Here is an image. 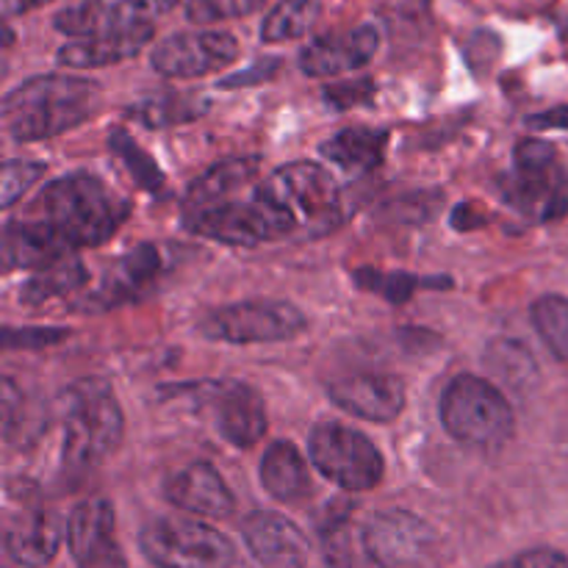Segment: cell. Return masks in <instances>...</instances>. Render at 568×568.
I'll list each match as a JSON object with an SVG mask.
<instances>
[{
  "label": "cell",
  "instance_id": "38",
  "mask_svg": "<svg viewBox=\"0 0 568 568\" xmlns=\"http://www.w3.org/2000/svg\"><path fill=\"white\" fill-rule=\"evenodd\" d=\"M372 81H349V83H338V87H331L325 92V98L331 100L333 105H336L338 111L349 109V105L361 103V100H366L372 94Z\"/></svg>",
  "mask_w": 568,
  "mask_h": 568
},
{
  "label": "cell",
  "instance_id": "5",
  "mask_svg": "<svg viewBox=\"0 0 568 568\" xmlns=\"http://www.w3.org/2000/svg\"><path fill=\"white\" fill-rule=\"evenodd\" d=\"M139 549L155 568H244L231 538L183 516L148 521L139 532Z\"/></svg>",
  "mask_w": 568,
  "mask_h": 568
},
{
  "label": "cell",
  "instance_id": "28",
  "mask_svg": "<svg viewBox=\"0 0 568 568\" xmlns=\"http://www.w3.org/2000/svg\"><path fill=\"white\" fill-rule=\"evenodd\" d=\"M486 366L510 388H527L536 383L538 366L530 349L521 347L519 342L497 338L486 353Z\"/></svg>",
  "mask_w": 568,
  "mask_h": 568
},
{
  "label": "cell",
  "instance_id": "32",
  "mask_svg": "<svg viewBox=\"0 0 568 568\" xmlns=\"http://www.w3.org/2000/svg\"><path fill=\"white\" fill-rule=\"evenodd\" d=\"M109 20V6L103 0H83V3L64 9L61 14H55L53 26L55 31L67 33V37H98L105 28Z\"/></svg>",
  "mask_w": 568,
  "mask_h": 568
},
{
  "label": "cell",
  "instance_id": "19",
  "mask_svg": "<svg viewBox=\"0 0 568 568\" xmlns=\"http://www.w3.org/2000/svg\"><path fill=\"white\" fill-rule=\"evenodd\" d=\"M161 266H164L161 250L155 244H139V247H133L131 253L116 261L114 270L105 272L98 292L87 297V305H92V308H114V305L139 300L155 286Z\"/></svg>",
  "mask_w": 568,
  "mask_h": 568
},
{
  "label": "cell",
  "instance_id": "15",
  "mask_svg": "<svg viewBox=\"0 0 568 568\" xmlns=\"http://www.w3.org/2000/svg\"><path fill=\"white\" fill-rule=\"evenodd\" d=\"M242 538L261 568H305L308 538L275 510H255L244 519Z\"/></svg>",
  "mask_w": 568,
  "mask_h": 568
},
{
  "label": "cell",
  "instance_id": "8",
  "mask_svg": "<svg viewBox=\"0 0 568 568\" xmlns=\"http://www.w3.org/2000/svg\"><path fill=\"white\" fill-rule=\"evenodd\" d=\"M308 327L303 311L281 300H244L225 305L197 325L200 336L222 344L288 342Z\"/></svg>",
  "mask_w": 568,
  "mask_h": 568
},
{
  "label": "cell",
  "instance_id": "1",
  "mask_svg": "<svg viewBox=\"0 0 568 568\" xmlns=\"http://www.w3.org/2000/svg\"><path fill=\"white\" fill-rule=\"evenodd\" d=\"M131 203L100 178L75 172L50 181L26 205L22 216L6 225V270H44L75 250L98 247L125 225Z\"/></svg>",
  "mask_w": 568,
  "mask_h": 568
},
{
  "label": "cell",
  "instance_id": "14",
  "mask_svg": "<svg viewBox=\"0 0 568 568\" xmlns=\"http://www.w3.org/2000/svg\"><path fill=\"white\" fill-rule=\"evenodd\" d=\"M344 414L369 422H392L405 410V383L388 372H355L327 388Z\"/></svg>",
  "mask_w": 568,
  "mask_h": 568
},
{
  "label": "cell",
  "instance_id": "21",
  "mask_svg": "<svg viewBox=\"0 0 568 568\" xmlns=\"http://www.w3.org/2000/svg\"><path fill=\"white\" fill-rule=\"evenodd\" d=\"M153 39V28H133V31H100L98 37L81 39V42L64 44L59 50V64L89 70V67H109L116 61L133 59L144 44Z\"/></svg>",
  "mask_w": 568,
  "mask_h": 568
},
{
  "label": "cell",
  "instance_id": "30",
  "mask_svg": "<svg viewBox=\"0 0 568 568\" xmlns=\"http://www.w3.org/2000/svg\"><path fill=\"white\" fill-rule=\"evenodd\" d=\"M109 148H111V153H114L116 159L128 166V172L136 178L139 186L148 189V192H153V194L164 189V172L159 170V164H155V161L150 159V155L144 153V150L139 148V144L133 142L125 131H111Z\"/></svg>",
  "mask_w": 568,
  "mask_h": 568
},
{
  "label": "cell",
  "instance_id": "40",
  "mask_svg": "<svg viewBox=\"0 0 568 568\" xmlns=\"http://www.w3.org/2000/svg\"><path fill=\"white\" fill-rule=\"evenodd\" d=\"M527 125L536 128V131H568V105H558V109H549L544 114L527 116Z\"/></svg>",
  "mask_w": 568,
  "mask_h": 568
},
{
  "label": "cell",
  "instance_id": "7",
  "mask_svg": "<svg viewBox=\"0 0 568 568\" xmlns=\"http://www.w3.org/2000/svg\"><path fill=\"white\" fill-rule=\"evenodd\" d=\"M505 200L527 220H558L568 211V172L558 150L541 139H521L514 153V172L505 183Z\"/></svg>",
  "mask_w": 568,
  "mask_h": 568
},
{
  "label": "cell",
  "instance_id": "22",
  "mask_svg": "<svg viewBox=\"0 0 568 568\" xmlns=\"http://www.w3.org/2000/svg\"><path fill=\"white\" fill-rule=\"evenodd\" d=\"M261 483L272 499L286 505L303 503L314 491L308 464L303 460L300 449L288 442H275L266 449L264 460H261Z\"/></svg>",
  "mask_w": 568,
  "mask_h": 568
},
{
  "label": "cell",
  "instance_id": "27",
  "mask_svg": "<svg viewBox=\"0 0 568 568\" xmlns=\"http://www.w3.org/2000/svg\"><path fill=\"white\" fill-rule=\"evenodd\" d=\"M316 20H320V6L314 0H283L266 14L261 39L270 44L300 39L314 28Z\"/></svg>",
  "mask_w": 568,
  "mask_h": 568
},
{
  "label": "cell",
  "instance_id": "16",
  "mask_svg": "<svg viewBox=\"0 0 568 568\" xmlns=\"http://www.w3.org/2000/svg\"><path fill=\"white\" fill-rule=\"evenodd\" d=\"M211 405L216 414V427L233 447H253L266 436V405L253 386L239 381L214 383Z\"/></svg>",
  "mask_w": 568,
  "mask_h": 568
},
{
  "label": "cell",
  "instance_id": "33",
  "mask_svg": "<svg viewBox=\"0 0 568 568\" xmlns=\"http://www.w3.org/2000/svg\"><path fill=\"white\" fill-rule=\"evenodd\" d=\"M48 172V166L37 161H6L0 172V205L11 209L39 178Z\"/></svg>",
  "mask_w": 568,
  "mask_h": 568
},
{
  "label": "cell",
  "instance_id": "11",
  "mask_svg": "<svg viewBox=\"0 0 568 568\" xmlns=\"http://www.w3.org/2000/svg\"><path fill=\"white\" fill-rule=\"evenodd\" d=\"M361 544H364L366 558L377 568H410L433 552L438 536L422 516L392 508L372 516L369 525L364 527Z\"/></svg>",
  "mask_w": 568,
  "mask_h": 568
},
{
  "label": "cell",
  "instance_id": "41",
  "mask_svg": "<svg viewBox=\"0 0 568 568\" xmlns=\"http://www.w3.org/2000/svg\"><path fill=\"white\" fill-rule=\"evenodd\" d=\"M53 0H0L3 6V14L6 17H17V14H28V11L39 9V6H48Z\"/></svg>",
  "mask_w": 568,
  "mask_h": 568
},
{
  "label": "cell",
  "instance_id": "18",
  "mask_svg": "<svg viewBox=\"0 0 568 568\" xmlns=\"http://www.w3.org/2000/svg\"><path fill=\"white\" fill-rule=\"evenodd\" d=\"M381 48V33L375 26H358L353 31L331 33L300 53V70L311 78H331L353 72L369 64L372 55Z\"/></svg>",
  "mask_w": 568,
  "mask_h": 568
},
{
  "label": "cell",
  "instance_id": "36",
  "mask_svg": "<svg viewBox=\"0 0 568 568\" xmlns=\"http://www.w3.org/2000/svg\"><path fill=\"white\" fill-rule=\"evenodd\" d=\"M70 336V331L64 327H9L3 333V344L6 349H14V347H50V344H59Z\"/></svg>",
  "mask_w": 568,
  "mask_h": 568
},
{
  "label": "cell",
  "instance_id": "6",
  "mask_svg": "<svg viewBox=\"0 0 568 568\" xmlns=\"http://www.w3.org/2000/svg\"><path fill=\"white\" fill-rule=\"evenodd\" d=\"M258 197L281 209L294 222V231L320 236L338 220L342 192L325 166L314 161H294L272 172L258 186Z\"/></svg>",
  "mask_w": 568,
  "mask_h": 568
},
{
  "label": "cell",
  "instance_id": "37",
  "mask_svg": "<svg viewBox=\"0 0 568 568\" xmlns=\"http://www.w3.org/2000/svg\"><path fill=\"white\" fill-rule=\"evenodd\" d=\"M491 568H568V558L558 549H527V552L514 555V558L503 560V564Z\"/></svg>",
  "mask_w": 568,
  "mask_h": 568
},
{
  "label": "cell",
  "instance_id": "4",
  "mask_svg": "<svg viewBox=\"0 0 568 568\" xmlns=\"http://www.w3.org/2000/svg\"><path fill=\"white\" fill-rule=\"evenodd\" d=\"M442 425L455 442L475 449H497L514 436V408L494 383L475 375H458L444 388Z\"/></svg>",
  "mask_w": 568,
  "mask_h": 568
},
{
  "label": "cell",
  "instance_id": "29",
  "mask_svg": "<svg viewBox=\"0 0 568 568\" xmlns=\"http://www.w3.org/2000/svg\"><path fill=\"white\" fill-rule=\"evenodd\" d=\"M538 336L558 361H568V297L549 294L530 311Z\"/></svg>",
  "mask_w": 568,
  "mask_h": 568
},
{
  "label": "cell",
  "instance_id": "12",
  "mask_svg": "<svg viewBox=\"0 0 568 568\" xmlns=\"http://www.w3.org/2000/svg\"><path fill=\"white\" fill-rule=\"evenodd\" d=\"M239 59L236 37L222 31H192L155 44L150 64L164 78H203Z\"/></svg>",
  "mask_w": 568,
  "mask_h": 568
},
{
  "label": "cell",
  "instance_id": "23",
  "mask_svg": "<svg viewBox=\"0 0 568 568\" xmlns=\"http://www.w3.org/2000/svg\"><path fill=\"white\" fill-rule=\"evenodd\" d=\"M388 133L372 128H344L322 144V155L347 172H369L381 166Z\"/></svg>",
  "mask_w": 568,
  "mask_h": 568
},
{
  "label": "cell",
  "instance_id": "2",
  "mask_svg": "<svg viewBox=\"0 0 568 568\" xmlns=\"http://www.w3.org/2000/svg\"><path fill=\"white\" fill-rule=\"evenodd\" d=\"M100 87L72 75H39L20 83L0 105L3 128L17 142H39L72 131L100 109Z\"/></svg>",
  "mask_w": 568,
  "mask_h": 568
},
{
  "label": "cell",
  "instance_id": "25",
  "mask_svg": "<svg viewBox=\"0 0 568 568\" xmlns=\"http://www.w3.org/2000/svg\"><path fill=\"white\" fill-rule=\"evenodd\" d=\"M209 111V100L203 94H161V98H150L144 103L131 105L128 114L136 116L142 125L148 128H172L186 125V122L197 120Z\"/></svg>",
  "mask_w": 568,
  "mask_h": 568
},
{
  "label": "cell",
  "instance_id": "35",
  "mask_svg": "<svg viewBox=\"0 0 568 568\" xmlns=\"http://www.w3.org/2000/svg\"><path fill=\"white\" fill-rule=\"evenodd\" d=\"M355 281L361 283V288H372V292L383 294L388 303H405L414 294V288H419V281L410 275H403V272H397V275H381V272L364 270L355 275Z\"/></svg>",
  "mask_w": 568,
  "mask_h": 568
},
{
  "label": "cell",
  "instance_id": "3",
  "mask_svg": "<svg viewBox=\"0 0 568 568\" xmlns=\"http://www.w3.org/2000/svg\"><path fill=\"white\" fill-rule=\"evenodd\" d=\"M64 419V460L70 466H94L122 442L125 419L114 388L103 377H81L61 392Z\"/></svg>",
  "mask_w": 568,
  "mask_h": 568
},
{
  "label": "cell",
  "instance_id": "13",
  "mask_svg": "<svg viewBox=\"0 0 568 568\" xmlns=\"http://www.w3.org/2000/svg\"><path fill=\"white\" fill-rule=\"evenodd\" d=\"M114 525L109 499H87L72 510L67 521V547L78 568H128Z\"/></svg>",
  "mask_w": 568,
  "mask_h": 568
},
{
  "label": "cell",
  "instance_id": "39",
  "mask_svg": "<svg viewBox=\"0 0 568 568\" xmlns=\"http://www.w3.org/2000/svg\"><path fill=\"white\" fill-rule=\"evenodd\" d=\"M277 67H281V61H277V59L258 61V64H255L253 70H247V72H236V75L225 78V81H222L220 87H225V89H236V87H250V83H255V81H266V78L275 75Z\"/></svg>",
  "mask_w": 568,
  "mask_h": 568
},
{
  "label": "cell",
  "instance_id": "17",
  "mask_svg": "<svg viewBox=\"0 0 568 568\" xmlns=\"http://www.w3.org/2000/svg\"><path fill=\"white\" fill-rule=\"evenodd\" d=\"M164 497L178 510L203 516V519H225L236 508L231 488L225 486L220 471L205 460H194V464L175 471L166 480Z\"/></svg>",
  "mask_w": 568,
  "mask_h": 568
},
{
  "label": "cell",
  "instance_id": "26",
  "mask_svg": "<svg viewBox=\"0 0 568 568\" xmlns=\"http://www.w3.org/2000/svg\"><path fill=\"white\" fill-rule=\"evenodd\" d=\"M87 270H83V264L78 258H72V255H67V258L55 261V264L44 266V270H39L37 275L31 277V281L22 286L20 292V303L26 305H42L48 303V300H55L61 297V294L67 292H75V288H81L83 283H87Z\"/></svg>",
  "mask_w": 568,
  "mask_h": 568
},
{
  "label": "cell",
  "instance_id": "10",
  "mask_svg": "<svg viewBox=\"0 0 568 568\" xmlns=\"http://www.w3.org/2000/svg\"><path fill=\"white\" fill-rule=\"evenodd\" d=\"M189 231L214 239V242L239 244V247H255V244L275 242V239L297 233L294 222L258 194L247 203H220L194 211L189 216Z\"/></svg>",
  "mask_w": 568,
  "mask_h": 568
},
{
  "label": "cell",
  "instance_id": "24",
  "mask_svg": "<svg viewBox=\"0 0 568 568\" xmlns=\"http://www.w3.org/2000/svg\"><path fill=\"white\" fill-rule=\"evenodd\" d=\"M258 170V159H227L222 164L211 166L205 175H200L197 181L189 186L186 205L194 211L211 209V205H220L222 197L233 194L236 189H242L250 178Z\"/></svg>",
  "mask_w": 568,
  "mask_h": 568
},
{
  "label": "cell",
  "instance_id": "9",
  "mask_svg": "<svg viewBox=\"0 0 568 568\" xmlns=\"http://www.w3.org/2000/svg\"><path fill=\"white\" fill-rule=\"evenodd\" d=\"M311 464L347 491H369L383 480V455L364 433L320 422L308 436Z\"/></svg>",
  "mask_w": 568,
  "mask_h": 568
},
{
  "label": "cell",
  "instance_id": "34",
  "mask_svg": "<svg viewBox=\"0 0 568 568\" xmlns=\"http://www.w3.org/2000/svg\"><path fill=\"white\" fill-rule=\"evenodd\" d=\"M266 0H189L186 17L192 22H220L233 20V17H247L258 11Z\"/></svg>",
  "mask_w": 568,
  "mask_h": 568
},
{
  "label": "cell",
  "instance_id": "31",
  "mask_svg": "<svg viewBox=\"0 0 568 568\" xmlns=\"http://www.w3.org/2000/svg\"><path fill=\"white\" fill-rule=\"evenodd\" d=\"M175 6L178 0H120V3L109 6V20H105V28H111V31L153 28V22L159 20V17L170 14Z\"/></svg>",
  "mask_w": 568,
  "mask_h": 568
},
{
  "label": "cell",
  "instance_id": "20",
  "mask_svg": "<svg viewBox=\"0 0 568 568\" xmlns=\"http://www.w3.org/2000/svg\"><path fill=\"white\" fill-rule=\"evenodd\" d=\"M61 521L53 514L33 510V514H20L9 527H6V552L22 568H42L55 558L61 547Z\"/></svg>",
  "mask_w": 568,
  "mask_h": 568
}]
</instances>
